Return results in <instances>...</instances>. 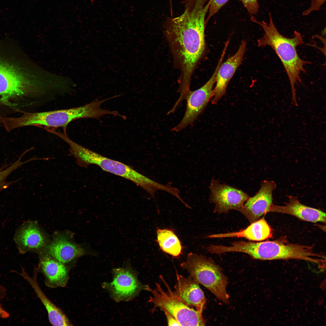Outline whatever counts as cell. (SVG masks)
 Here are the masks:
<instances>
[{"label":"cell","mask_w":326,"mask_h":326,"mask_svg":"<svg viewBox=\"0 0 326 326\" xmlns=\"http://www.w3.org/2000/svg\"><path fill=\"white\" fill-rule=\"evenodd\" d=\"M159 278L165 285L168 292H165L160 285L156 283V288L152 289L148 286L147 291L151 292L148 302L152 303L154 307L152 312L157 308L162 311L166 310L179 323L181 326H205L206 321L203 317V312L197 311L187 306L171 289L162 275Z\"/></svg>","instance_id":"obj_8"},{"label":"cell","mask_w":326,"mask_h":326,"mask_svg":"<svg viewBox=\"0 0 326 326\" xmlns=\"http://www.w3.org/2000/svg\"><path fill=\"white\" fill-rule=\"evenodd\" d=\"M251 20L260 25L264 31L263 36L257 40L258 46H270L281 62L291 85L292 103L297 105L295 84L302 83L301 73L306 72L304 66L311 63L301 59L297 52V47L304 43L302 35L296 31H294L292 38L287 37L281 34L275 26L270 12L268 23L263 21L260 22L254 17L251 18Z\"/></svg>","instance_id":"obj_3"},{"label":"cell","mask_w":326,"mask_h":326,"mask_svg":"<svg viewBox=\"0 0 326 326\" xmlns=\"http://www.w3.org/2000/svg\"><path fill=\"white\" fill-rule=\"evenodd\" d=\"M156 233V241L163 251L176 257L182 254L181 242L172 230L158 229Z\"/></svg>","instance_id":"obj_21"},{"label":"cell","mask_w":326,"mask_h":326,"mask_svg":"<svg viewBox=\"0 0 326 326\" xmlns=\"http://www.w3.org/2000/svg\"><path fill=\"white\" fill-rule=\"evenodd\" d=\"M176 275L174 293L189 307L203 312L206 300L198 283L190 275L186 277L177 272Z\"/></svg>","instance_id":"obj_14"},{"label":"cell","mask_w":326,"mask_h":326,"mask_svg":"<svg viewBox=\"0 0 326 326\" xmlns=\"http://www.w3.org/2000/svg\"><path fill=\"white\" fill-rule=\"evenodd\" d=\"M112 273V281L104 283L102 286L116 302L131 300L142 290H147L148 285L142 284L138 280L137 273L132 268L129 259L122 267L113 269Z\"/></svg>","instance_id":"obj_9"},{"label":"cell","mask_w":326,"mask_h":326,"mask_svg":"<svg viewBox=\"0 0 326 326\" xmlns=\"http://www.w3.org/2000/svg\"><path fill=\"white\" fill-rule=\"evenodd\" d=\"M199 283L213 293L219 299L227 304L229 296L226 291L227 277L220 267L210 258L190 253L186 261L180 264Z\"/></svg>","instance_id":"obj_7"},{"label":"cell","mask_w":326,"mask_h":326,"mask_svg":"<svg viewBox=\"0 0 326 326\" xmlns=\"http://www.w3.org/2000/svg\"><path fill=\"white\" fill-rule=\"evenodd\" d=\"M250 15L256 14L259 6L257 0H240Z\"/></svg>","instance_id":"obj_24"},{"label":"cell","mask_w":326,"mask_h":326,"mask_svg":"<svg viewBox=\"0 0 326 326\" xmlns=\"http://www.w3.org/2000/svg\"><path fill=\"white\" fill-rule=\"evenodd\" d=\"M72 155L80 167L87 168L90 165H96L103 170L129 180L154 197L161 185L139 173L132 167L103 156L78 144L73 147Z\"/></svg>","instance_id":"obj_6"},{"label":"cell","mask_w":326,"mask_h":326,"mask_svg":"<svg viewBox=\"0 0 326 326\" xmlns=\"http://www.w3.org/2000/svg\"><path fill=\"white\" fill-rule=\"evenodd\" d=\"M271 229L264 218L251 224L246 229L238 232L211 235L209 238H244L251 241H261L272 237Z\"/></svg>","instance_id":"obj_20"},{"label":"cell","mask_w":326,"mask_h":326,"mask_svg":"<svg viewBox=\"0 0 326 326\" xmlns=\"http://www.w3.org/2000/svg\"><path fill=\"white\" fill-rule=\"evenodd\" d=\"M182 3L183 13L167 18L163 28L181 71L178 91L185 94L190 90L192 75L204 52L206 17L209 3L208 0H183Z\"/></svg>","instance_id":"obj_1"},{"label":"cell","mask_w":326,"mask_h":326,"mask_svg":"<svg viewBox=\"0 0 326 326\" xmlns=\"http://www.w3.org/2000/svg\"><path fill=\"white\" fill-rule=\"evenodd\" d=\"M23 157V155L21 154L17 160L11 164L5 163L0 168V192L7 188L12 183L18 181H7L6 179L14 171L27 163V160L22 161Z\"/></svg>","instance_id":"obj_22"},{"label":"cell","mask_w":326,"mask_h":326,"mask_svg":"<svg viewBox=\"0 0 326 326\" xmlns=\"http://www.w3.org/2000/svg\"><path fill=\"white\" fill-rule=\"evenodd\" d=\"M167 318V323L169 326H181L177 320L166 310H163Z\"/></svg>","instance_id":"obj_26"},{"label":"cell","mask_w":326,"mask_h":326,"mask_svg":"<svg viewBox=\"0 0 326 326\" xmlns=\"http://www.w3.org/2000/svg\"><path fill=\"white\" fill-rule=\"evenodd\" d=\"M38 267L44 275L46 286L53 288L66 286L69 270L66 264L46 254L40 257Z\"/></svg>","instance_id":"obj_17"},{"label":"cell","mask_w":326,"mask_h":326,"mask_svg":"<svg viewBox=\"0 0 326 326\" xmlns=\"http://www.w3.org/2000/svg\"><path fill=\"white\" fill-rule=\"evenodd\" d=\"M172 2V0H169V2Z\"/></svg>","instance_id":"obj_28"},{"label":"cell","mask_w":326,"mask_h":326,"mask_svg":"<svg viewBox=\"0 0 326 326\" xmlns=\"http://www.w3.org/2000/svg\"><path fill=\"white\" fill-rule=\"evenodd\" d=\"M276 187V184L273 181H262L257 192L253 197H249L238 211L247 219L250 224L257 220L269 213L273 204L272 193Z\"/></svg>","instance_id":"obj_12"},{"label":"cell","mask_w":326,"mask_h":326,"mask_svg":"<svg viewBox=\"0 0 326 326\" xmlns=\"http://www.w3.org/2000/svg\"><path fill=\"white\" fill-rule=\"evenodd\" d=\"M120 95H121V94H120ZM126 119H125V120H126Z\"/></svg>","instance_id":"obj_29"},{"label":"cell","mask_w":326,"mask_h":326,"mask_svg":"<svg viewBox=\"0 0 326 326\" xmlns=\"http://www.w3.org/2000/svg\"><path fill=\"white\" fill-rule=\"evenodd\" d=\"M47 250L48 255L65 264L84 255H98L97 251L83 248L61 236L55 238L48 245Z\"/></svg>","instance_id":"obj_15"},{"label":"cell","mask_w":326,"mask_h":326,"mask_svg":"<svg viewBox=\"0 0 326 326\" xmlns=\"http://www.w3.org/2000/svg\"><path fill=\"white\" fill-rule=\"evenodd\" d=\"M9 316V314L4 309L0 304V317L3 318H6Z\"/></svg>","instance_id":"obj_27"},{"label":"cell","mask_w":326,"mask_h":326,"mask_svg":"<svg viewBox=\"0 0 326 326\" xmlns=\"http://www.w3.org/2000/svg\"><path fill=\"white\" fill-rule=\"evenodd\" d=\"M38 267L35 268L32 277L29 276L24 270L21 275L30 283L37 296L46 309L50 323L53 326H67L73 324L62 310L53 303L46 296L38 284L37 276Z\"/></svg>","instance_id":"obj_19"},{"label":"cell","mask_w":326,"mask_h":326,"mask_svg":"<svg viewBox=\"0 0 326 326\" xmlns=\"http://www.w3.org/2000/svg\"><path fill=\"white\" fill-rule=\"evenodd\" d=\"M288 197V202L285 205L280 206L273 204L269 213L286 214L306 221L325 223L326 216L325 212L302 204L296 197L289 196Z\"/></svg>","instance_id":"obj_18"},{"label":"cell","mask_w":326,"mask_h":326,"mask_svg":"<svg viewBox=\"0 0 326 326\" xmlns=\"http://www.w3.org/2000/svg\"><path fill=\"white\" fill-rule=\"evenodd\" d=\"M233 252L244 253L253 259L263 260L296 259L308 261L324 266V256L314 252L312 247L280 241L254 242L243 241L234 242Z\"/></svg>","instance_id":"obj_5"},{"label":"cell","mask_w":326,"mask_h":326,"mask_svg":"<svg viewBox=\"0 0 326 326\" xmlns=\"http://www.w3.org/2000/svg\"><path fill=\"white\" fill-rule=\"evenodd\" d=\"M325 1L326 0H311L310 8L304 11L302 15L306 16L313 11H319Z\"/></svg>","instance_id":"obj_25"},{"label":"cell","mask_w":326,"mask_h":326,"mask_svg":"<svg viewBox=\"0 0 326 326\" xmlns=\"http://www.w3.org/2000/svg\"><path fill=\"white\" fill-rule=\"evenodd\" d=\"M108 97L102 100L96 98L91 102L78 107L38 112H24L18 117H10L9 125L14 129L19 127L33 126L41 127L66 129L68 124L76 120L93 118L101 121L100 118L106 114H116L115 111L103 109L100 106L111 99Z\"/></svg>","instance_id":"obj_4"},{"label":"cell","mask_w":326,"mask_h":326,"mask_svg":"<svg viewBox=\"0 0 326 326\" xmlns=\"http://www.w3.org/2000/svg\"><path fill=\"white\" fill-rule=\"evenodd\" d=\"M246 42L243 40L236 53L222 63L217 71L216 85L213 89L211 99L216 104L225 94L230 80L241 63L246 47Z\"/></svg>","instance_id":"obj_13"},{"label":"cell","mask_w":326,"mask_h":326,"mask_svg":"<svg viewBox=\"0 0 326 326\" xmlns=\"http://www.w3.org/2000/svg\"><path fill=\"white\" fill-rule=\"evenodd\" d=\"M225 55L224 52L222 53L213 73L205 84L196 90L189 91L186 98V108L184 116L180 123L172 129V131L179 132L185 128L196 120L203 110L211 99L216 74Z\"/></svg>","instance_id":"obj_10"},{"label":"cell","mask_w":326,"mask_h":326,"mask_svg":"<svg viewBox=\"0 0 326 326\" xmlns=\"http://www.w3.org/2000/svg\"><path fill=\"white\" fill-rule=\"evenodd\" d=\"M0 51V104L10 106L15 99L31 97L40 101L48 82L44 69L26 57L18 62Z\"/></svg>","instance_id":"obj_2"},{"label":"cell","mask_w":326,"mask_h":326,"mask_svg":"<svg viewBox=\"0 0 326 326\" xmlns=\"http://www.w3.org/2000/svg\"><path fill=\"white\" fill-rule=\"evenodd\" d=\"M209 201L215 205L214 212L226 213L232 209L238 210L250 197L242 190L212 179L209 187Z\"/></svg>","instance_id":"obj_11"},{"label":"cell","mask_w":326,"mask_h":326,"mask_svg":"<svg viewBox=\"0 0 326 326\" xmlns=\"http://www.w3.org/2000/svg\"><path fill=\"white\" fill-rule=\"evenodd\" d=\"M209 4L208 16L206 19V24L209 21L229 0H208Z\"/></svg>","instance_id":"obj_23"},{"label":"cell","mask_w":326,"mask_h":326,"mask_svg":"<svg viewBox=\"0 0 326 326\" xmlns=\"http://www.w3.org/2000/svg\"><path fill=\"white\" fill-rule=\"evenodd\" d=\"M14 240L21 254L36 250L44 246L45 238L39 228L33 222L28 221L16 229Z\"/></svg>","instance_id":"obj_16"}]
</instances>
